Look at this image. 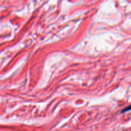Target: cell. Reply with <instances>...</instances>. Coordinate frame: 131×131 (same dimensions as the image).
<instances>
[{"label": "cell", "instance_id": "cell-1", "mask_svg": "<svg viewBox=\"0 0 131 131\" xmlns=\"http://www.w3.org/2000/svg\"><path fill=\"white\" fill-rule=\"evenodd\" d=\"M130 110H131V105H130V106H128V107H126V108L124 109V110H123V111H122V113H124V112H126V111H130Z\"/></svg>", "mask_w": 131, "mask_h": 131}]
</instances>
